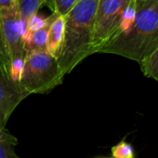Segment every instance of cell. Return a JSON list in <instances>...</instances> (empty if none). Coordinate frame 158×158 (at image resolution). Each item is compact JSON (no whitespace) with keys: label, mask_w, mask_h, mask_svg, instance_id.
<instances>
[{"label":"cell","mask_w":158,"mask_h":158,"mask_svg":"<svg viewBox=\"0 0 158 158\" xmlns=\"http://www.w3.org/2000/svg\"><path fill=\"white\" fill-rule=\"evenodd\" d=\"M158 47V0H136V13L129 29L101 52L140 62Z\"/></svg>","instance_id":"1"},{"label":"cell","mask_w":158,"mask_h":158,"mask_svg":"<svg viewBox=\"0 0 158 158\" xmlns=\"http://www.w3.org/2000/svg\"><path fill=\"white\" fill-rule=\"evenodd\" d=\"M99 0H77L65 16V35L58 59L63 76L70 73L91 52V39Z\"/></svg>","instance_id":"2"},{"label":"cell","mask_w":158,"mask_h":158,"mask_svg":"<svg viewBox=\"0 0 158 158\" xmlns=\"http://www.w3.org/2000/svg\"><path fill=\"white\" fill-rule=\"evenodd\" d=\"M25 65L21 89L30 94H45L60 85L63 79L58 59L47 50H35L25 54Z\"/></svg>","instance_id":"3"},{"label":"cell","mask_w":158,"mask_h":158,"mask_svg":"<svg viewBox=\"0 0 158 158\" xmlns=\"http://www.w3.org/2000/svg\"><path fill=\"white\" fill-rule=\"evenodd\" d=\"M133 0H99L95 15L91 52L101 50L112 42L120 32L123 14Z\"/></svg>","instance_id":"4"},{"label":"cell","mask_w":158,"mask_h":158,"mask_svg":"<svg viewBox=\"0 0 158 158\" xmlns=\"http://www.w3.org/2000/svg\"><path fill=\"white\" fill-rule=\"evenodd\" d=\"M19 13V3H15L10 8L0 9L2 35L10 61L16 58L25 57L22 37L17 27V18Z\"/></svg>","instance_id":"5"},{"label":"cell","mask_w":158,"mask_h":158,"mask_svg":"<svg viewBox=\"0 0 158 158\" xmlns=\"http://www.w3.org/2000/svg\"><path fill=\"white\" fill-rule=\"evenodd\" d=\"M27 95L18 84L5 77L0 72V127L6 128V124L13 111Z\"/></svg>","instance_id":"6"},{"label":"cell","mask_w":158,"mask_h":158,"mask_svg":"<svg viewBox=\"0 0 158 158\" xmlns=\"http://www.w3.org/2000/svg\"><path fill=\"white\" fill-rule=\"evenodd\" d=\"M64 35H65V17L60 16L56 12H54V17L49 26L48 38L46 50L56 59H59L61 53V49L64 42Z\"/></svg>","instance_id":"7"},{"label":"cell","mask_w":158,"mask_h":158,"mask_svg":"<svg viewBox=\"0 0 158 158\" xmlns=\"http://www.w3.org/2000/svg\"><path fill=\"white\" fill-rule=\"evenodd\" d=\"M17 144V138L3 128L0 131V158H20L15 151Z\"/></svg>","instance_id":"8"},{"label":"cell","mask_w":158,"mask_h":158,"mask_svg":"<svg viewBox=\"0 0 158 158\" xmlns=\"http://www.w3.org/2000/svg\"><path fill=\"white\" fill-rule=\"evenodd\" d=\"M139 63L146 77L158 80V47Z\"/></svg>","instance_id":"9"},{"label":"cell","mask_w":158,"mask_h":158,"mask_svg":"<svg viewBox=\"0 0 158 158\" xmlns=\"http://www.w3.org/2000/svg\"><path fill=\"white\" fill-rule=\"evenodd\" d=\"M50 23L48 26L44 27L43 29H40L38 31L33 33L31 42L29 43L28 46H26L24 48L25 54L26 53H29L31 51H35V50H46L47 43H48V31H49Z\"/></svg>","instance_id":"10"},{"label":"cell","mask_w":158,"mask_h":158,"mask_svg":"<svg viewBox=\"0 0 158 158\" xmlns=\"http://www.w3.org/2000/svg\"><path fill=\"white\" fill-rule=\"evenodd\" d=\"M49 0H20L19 1V10L20 16L24 22L37 13L38 10Z\"/></svg>","instance_id":"11"},{"label":"cell","mask_w":158,"mask_h":158,"mask_svg":"<svg viewBox=\"0 0 158 158\" xmlns=\"http://www.w3.org/2000/svg\"><path fill=\"white\" fill-rule=\"evenodd\" d=\"M10 58L6 49V46L4 43V38H3L2 29H1V21H0V72H1V73L5 77L9 79H10Z\"/></svg>","instance_id":"12"},{"label":"cell","mask_w":158,"mask_h":158,"mask_svg":"<svg viewBox=\"0 0 158 158\" xmlns=\"http://www.w3.org/2000/svg\"><path fill=\"white\" fill-rule=\"evenodd\" d=\"M112 155L113 158H135V151L130 143L122 140L113 146Z\"/></svg>","instance_id":"13"},{"label":"cell","mask_w":158,"mask_h":158,"mask_svg":"<svg viewBox=\"0 0 158 158\" xmlns=\"http://www.w3.org/2000/svg\"><path fill=\"white\" fill-rule=\"evenodd\" d=\"M24 65H25L24 58H16L10 61V76L11 80L18 85L22 80L23 71H24Z\"/></svg>","instance_id":"14"},{"label":"cell","mask_w":158,"mask_h":158,"mask_svg":"<svg viewBox=\"0 0 158 158\" xmlns=\"http://www.w3.org/2000/svg\"><path fill=\"white\" fill-rule=\"evenodd\" d=\"M76 2L77 0H50L49 6L51 7L53 12L65 17Z\"/></svg>","instance_id":"15"},{"label":"cell","mask_w":158,"mask_h":158,"mask_svg":"<svg viewBox=\"0 0 158 158\" xmlns=\"http://www.w3.org/2000/svg\"><path fill=\"white\" fill-rule=\"evenodd\" d=\"M54 17V13L48 17V18H44L40 15H38L37 13H35L34 16H32L28 22H27V28L31 31V32H36L40 29H43L44 27L48 26L51 22L52 19Z\"/></svg>","instance_id":"16"},{"label":"cell","mask_w":158,"mask_h":158,"mask_svg":"<svg viewBox=\"0 0 158 158\" xmlns=\"http://www.w3.org/2000/svg\"><path fill=\"white\" fill-rule=\"evenodd\" d=\"M19 3V2H18ZM13 2L12 0H0V9L3 8H10L11 6H13Z\"/></svg>","instance_id":"17"},{"label":"cell","mask_w":158,"mask_h":158,"mask_svg":"<svg viewBox=\"0 0 158 158\" xmlns=\"http://www.w3.org/2000/svg\"><path fill=\"white\" fill-rule=\"evenodd\" d=\"M20 1V0H12V2H13V4H15V3H18Z\"/></svg>","instance_id":"18"},{"label":"cell","mask_w":158,"mask_h":158,"mask_svg":"<svg viewBox=\"0 0 158 158\" xmlns=\"http://www.w3.org/2000/svg\"><path fill=\"white\" fill-rule=\"evenodd\" d=\"M98 158H113V157H98Z\"/></svg>","instance_id":"19"},{"label":"cell","mask_w":158,"mask_h":158,"mask_svg":"<svg viewBox=\"0 0 158 158\" xmlns=\"http://www.w3.org/2000/svg\"><path fill=\"white\" fill-rule=\"evenodd\" d=\"M1 130H2V128H1V127H0V131H1Z\"/></svg>","instance_id":"20"}]
</instances>
